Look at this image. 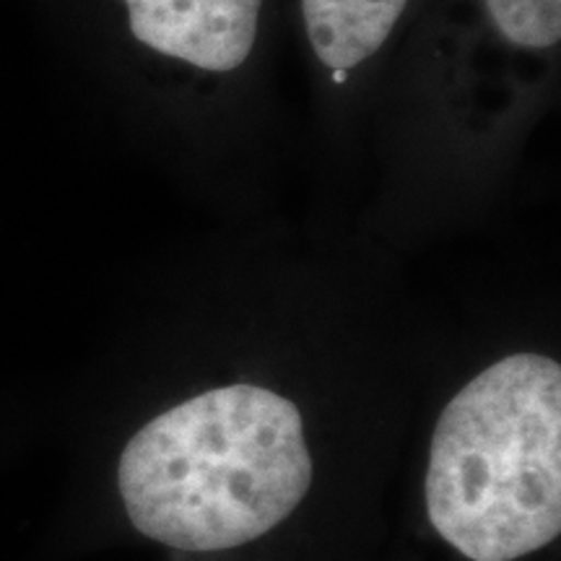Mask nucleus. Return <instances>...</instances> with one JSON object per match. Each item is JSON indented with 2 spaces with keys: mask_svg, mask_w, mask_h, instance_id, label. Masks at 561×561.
Wrapping results in <instances>:
<instances>
[{
  "mask_svg": "<svg viewBox=\"0 0 561 561\" xmlns=\"http://www.w3.org/2000/svg\"><path fill=\"white\" fill-rule=\"evenodd\" d=\"M426 515L471 561H515L561 530V367L510 354L439 413L424 479Z\"/></svg>",
  "mask_w": 561,
  "mask_h": 561,
  "instance_id": "obj_2",
  "label": "nucleus"
},
{
  "mask_svg": "<svg viewBox=\"0 0 561 561\" xmlns=\"http://www.w3.org/2000/svg\"><path fill=\"white\" fill-rule=\"evenodd\" d=\"M312 455L297 403L229 385L153 416L117 462V489L138 533L178 551L257 541L299 507Z\"/></svg>",
  "mask_w": 561,
  "mask_h": 561,
  "instance_id": "obj_1",
  "label": "nucleus"
},
{
  "mask_svg": "<svg viewBox=\"0 0 561 561\" xmlns=\"http://www.w3.org/2000/svg\"><path fill=\"white\" fill-rule=\"evenodd\" d=\"M409 0H301L307 37L322 66L346 73L371 58Z\"/></svg>",
  "mask_w": 561,
  "mask_h": 561,
  "instance_id": "obj_4",
  "label": "nucleus"
},
{
  "mask_svg": "<svg viewBox=\"0 0 561 561\" xmlns=\"http://www.w3.org/2000/svg\"><path fill=\"white\" fill-rule=\"evenodd\" d=\"M491 21L512 45L546 50L561 37V0H486Z\"/></svg>",
  "mask_w": 561,
  "mask_h": 561,
  "instance_id": "obj_5",
  "label": "nucleus"
},
{
  "mask_svg": "<svg viewBox=\"0 0 561 561\" xmlns=\"http://www.w3.org/2000/svg\"><path fill=\"white\" fill-rule=\"evenodd\" d=\"M140 45L227 73L250 58L263 0H125Z\"/></svg>",
  "mask_w": 561,
  "mask_h": 561,
  "instance_id": "obj_3",
  "label": "nucleus"
}]
</instances>
